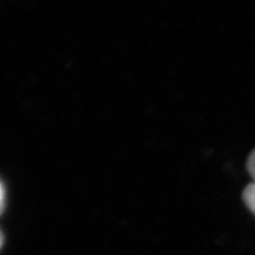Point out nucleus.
I'll list each match as a JSON object with an SVG mask.
<instances>
[{"instance_id":"nucleus-1","label":"nucleus","mask_w":255,"mask_h":255,"mask_svg":"<svg viewBox=\"0 0 255 255\" xmlns=\"http://www.w3.org/2000/svg\"><path fill=\"white\" fill-rule=\"evenodd\" d=\"M243 199L247 207L255 215V182L247 185L243 191Z\"/></svg>"},{"instance_id":"nucleus-2","label":"nucleus","mask_w":255,"mask_h":255,"mask_svg":"<svg viewBox=\"0 0 255 255\" xmlns=\"http://www.w3.org/2000/svg\"><path fill=\"white\" fill-rule=\"evenodd\" d=\"M247 170L255 182V149L250 153L248 159H247Z\"/></svg>"},{"instance_id":"nucleus-3","label":"nucleus","mask_w":255,"mask_h":255,"mask_svg":"<svg viewBox=\"0 0 255 255\" xmlns=\"http://www.w3.org/2000/svg\"><path fill=\"white\" fill-rule=\"evenodd\" d=\"M4 203H5V191H4L2 183L0 182V214H1L3 211Z\"/></svg>"},{"instance_id":"nucleus-4","label":"nucleus","mask_w":255,"mask_h":255,"mask_svg":"<svg viewBox=\"0 0 255 255\" xmlns=\"http://www.w3.org/2000/svg\"><path fill=\"white\" fill-rule=\"evenodd\" d=\"M2 245H3V235L1 232H0V249H1Z\"/></svg>"}]
</instances>
